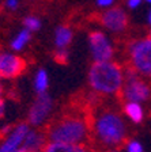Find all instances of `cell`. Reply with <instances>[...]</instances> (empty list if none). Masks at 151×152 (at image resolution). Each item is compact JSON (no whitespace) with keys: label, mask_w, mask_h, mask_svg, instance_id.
Listing matches in <instances>:
<instances>
[{"label":"cell","mask_w":151,"mask_h":152,"mask_svg":"<svg viewBox=\"0 0 151 152\" xmlns=\"http://www.w3.org/2000/svg\"><path fill=\"white\" fill-rule=\"evenodd\" d=\"M7 113V103H6V90H4V84L0 80V121L6 117Z\"/></svg>","instance_id":"obj_19"},{"label":"cell","mask_w":151,"mask_h":152,"mask_svg":"<svg viewBox=\"0 0 151 152\" xmlns=\"http://www.w3.org/2000/svg\"><path fill=\"white\" fill-rule=\"evenodd\" d=\"M147 23H148V26L151 27V8L148 10V12H147Z\"/></svg>","instance_id":"obj_24"},{"label":"cell","mask_w":151,"mask_h":152,"mask_svg":"<svg viewBox=\"0 0 151 152\" xmlns=\"http://www.w3.org/2000/svg\"><path fill=\"white\" fill-rule=\"evenodd\" d=\"M143 0H127V7L129 10H138L139 7L142 6Z\"/></svg>","instance_id":"obj_23"},{"label":"cell","mask_w":151,"mask_h":152,"mask_svg":"<svg viewBox=\"0 0 151 152\" xmlns=\"http://www.w3.org/2000/svg\"><path fill=\"white\" fill-rule=\"evenodd\" d=\"M42 152H90L86 145L78 144H60V142H48Z\"/></svg>","instance_id":"obj_16"},{"label":"cell","mask_w":151,"mask_h":152,"mask_svg":"<svg viewBox=\"0 0 151 152\" xmlns=\"http://www.w3.org/2000/svg\"><path fill=\"white\" fill-rule=\"evenodd\" d=\"M128 140V124L123 113L110 104L95 103L90 111V141L95 149H119Z\"/></svg>","instance_id":"obj_1"},{"label":"cell","mask_w":151,"mask_h":152,"mask_svg":"<svg viewBox=\"0 0 151 152\" xmlns=\"http://www.w3.org/2000/svg\"><path fill=\"white\" fill-rule=\"evenodd\" d=\"M30 41H32V33L22 28L14 35V38L10 42V48H11V50L14 53H18V52L25 50L27 45L30 44Z\"/></svg>","instance_id":"obj_15"},{"label":"cell","mask_w":151,"mask_h":152,"mask_svg":"<svg viewBox=\"0 0 151 152\" xmlns=\"http://www.w3.org/2000/svg\"><path fill=\"white\" fill-rule=\"evenodd\" d=\"M74 38L72 28L68 25H59L55 28L53 34V44L56 50H68V46L71 45Z\"/></svg>","instance_id":"obj_13"},{"label":"cell","mask_w":151,"mask_h":152,"mask_svg":"<svg viewBox=\"0 0 151 152\" xmlns=\"http://www.w3.org/2000/svg\"><path fill=\"white\" fill-rule=\"evenodd\" d=\"M30 126L27 122H19L14 125L8 134L1 137L0 141V152H25L22 149V144Z\"/></svg>","instance_id":"obj_10"},{"label":"cell","mask_w":151,"mask_h":152,"mask_svg":"<svg viewBox=\"0 0 151 152\" xmlns=\"http://www.w3.org/2000/svg\"><path fill=\"white\" fill-rule=\"evenodd\" d=\"M106 152H121L120 149H110V151H106Z\"/></svg>","instance_id":"obj_26"},{"label":"cell","mask_w":151,"mask_h":152,"mask_svg":"<svg viewBox=\"0 0 151 152\" xmlns=\"http://www.w3.org/2000/svg\"><path fill=\"white\" fill-rule=\"evenodd\" d=\"M41 19L38 18L37 15H27L23 18V28L25 30H27V31H30L33 34V33L38 31L40 28H41Z\"/></svg>","instance_id":"obj_17"},{"label":"cell","mask_w":151,"mask_h":152,"mask_svg":"<svg viewBox=\"0 0 151 152\" xmlns=\"http://www.w3.org/2000/svg\"><path fill=\"white\" fill-rule=\"evenodd\" d=\"M98 22L109 34H123L128 28L129 19L125 10L114 6L109 10L102 11L98 16Z\"/></svg>","instance_id":"obj_8"},{"label":"cell","mask_w":151,"mask_h":152,"mask_svg":"<svg viewBox=\"0 0 151 152\" xmlns=\"http://www.w3.org/2000/svg\"><path fill=\"white\" fill-rule=\"evenodd\" d=\"M114 3H116V0H95L97 7L98 8H102V11L114 7Z\"/></svg>","instance_id":"obj_20"},{"label":"cell","mask_w":151,"mask_h":152,"mask_svg":"<svg viewBox=\"0 0 151 152\" xmlns=\"http://www.w3.org/2000/svg\"><path fill=\"white\" fill-rule=\"evenodd\" d=\"M4 8L8 10V11H16L21 6V1L19 0H4L3 1Z\"/></svg>","instance_id":"obj_22"},{"label":"cell","mask_w":151,"mask_h":152,"mask_svg":"<svg viewBox=\"0 0 151 152\" xmlns=\"http://www.w3.org/2000/svg\"><path fill=\"white\" fill-rule=\"evenodd\" d=\"M87 46L93 63L112 61L116 56V46L108 33L99 28H94L87 34Z\"/></svg>","instance_id":"obj_6"},{"label":"cell","mask_w":151,"mask_h":152,"mask_svg":"<svg viewBox=\"0 0 151 152\" xmlns=\"http://www.w3.org/2000/svg\"><path fill=\"white\" fill-rule=\"evenodd\" d=\"M124 152H146L144 145L142 141H139L138 139H129L124 142Z\"/></svg>","instance_id":"obj_18"},{"label":"cell","mask_w":151,"mask_h":152,"mask_svg":"<svg viewBox=\"0 0 151 152\" xmlns=\"http://www.w3.org/2000/svg\"><path fill=\"white\" fill-rule=\"evenodd\" d=\"M49 73L45 68H38L33 76V90L37 95L46 94L49 88Z\"/></svg>","instance_id":"obj_14"},{"label":"cell","mask_w":151,"mask_h":152,"mask_svg":"<svg viewBox=\"0 0 151 152\" xmlns=\"http://www.w3.org/2000/svg\"><path fill=\"white\" fill-rule=\"evenodd\" d=\"M26 69V60L18 53L0 50V80H13Z\"/></svg>","instance_id":"obj_9"},{"label":"cell","mask_w":151,"mask_h":152,"mask_svg":"<svg viewBox=\"0 0 151 152\" xmlns=\"http://www.w3.org/2000/svg\"><path fill=\"white\" fill-rule=\"evenodd\" d=\"M120 98L124 102L147 103L151 101V80L125 68V82Z\"/></svg>","instance_id":"obj_5"},{"label":"cell","mask_w":151,"mask_h":152,"mask_svg":"<svg viewBox=\"0 0 151 152\" xmlns=\"http://www.w3.org/2000/svg\"><path fill=\"white\" fill-rule=\"evenodd\" d=\"M125 82V66L116 60L93 63L88 68L87 84L97 98L120 96Z\"/></svg>","instance_id":"obj_3"},{"label":"cell","mask_w":151,"mask_h":152,"mask_svg":"<svg viewBox=\"0 0 151 152\" xmlns=\"http://www.w3.org/2000/svg\"><path fill=\"white\" fill-rule=\"evenodd\" d=\"M53 110L55 101L48 92L37 95L27 110V117H26L27 125L30 128H35V129H41L45 125L48 126V122L53 114Z\"/></svg>","instance_id":"obj_7"},{"label":"cell","mask_w":151,"mask_h":152,"mask_svg":"<svg viewBox=\"0 0 151 152\" xmlns=\"http://www.w3.org/2000/svg\"><path fill=\"white\" fill-rule=\"evenodd\" d=\"M127 68L151 80V34L135 38L125 46Z\"/></svg>","instance_id":"obj_4"},{"label":"cell","mask_w":151,"mask_h":152,"mask_svg":"<svg viewBox=\"0 0 151 152\" xmlns=\"http://www.w3.org/2000/svg\"><path fill=\"white\" fill-rule=\"evenodd\" d=\"M48 142L86 145L90 141V113L86 109H71L48 124Z\"/></svg>","instance_id":"obj_2"},{"label":"cell","mask_w":151,"mask_h":152,"mask_svg":"<svg viewBox=\"0 0 151 152\" xmlns=\"http://www.w3.org/2000/svg\"><path fill=\"white\" fill-rule=\"evenodd\" d=\"M48 144V139L44 130L30 128L22 144V149L25 152H42Z\"/></svg>","instance_id":"obj_11"},{"label":"cell","mask_w":151,"mask_h":152,"mask_svg":"<svg viewBox=\"0 0 151 152\" xmlns=\"http://www.w3.org/2000/svg\"><path fill=\"white\" fill-rule=\"evenodd\" d=\"M68 57H69L68 50H56L55 52V58H56V61H59V63H61V64H66L67 61H68Z\"/></svg>","instance_id":"obj_21"},{"label":"cell","mask_w":151,"mask_h":152,"mask_svg":"<svg viewBox=\"0 0 151 152\" xmlns=\"http://www.w3.org/2000/svg\"><path fill=\"white\" fill-rule=\"evenodd\" d=\"M121 110H123L124 118L132 124H142L146 118V107L142 103L124 102L121 106Z\"/></svg>","instance_id":"obj_12"},{"label":"cell","mask_w":151,"mask_h":152,"mask_svg":"<svg viewBox=\"0 0 151 152\" xmlns=\"http://www.w3.org/2000/svg\"><path fill=\"white\" fill-rule=\"evenodd\" d=\"M143 1H144V3H147L148 6H150V8H151V0H143Z\"/></svg>","instance_id":"obj_25"}]
</instances>
